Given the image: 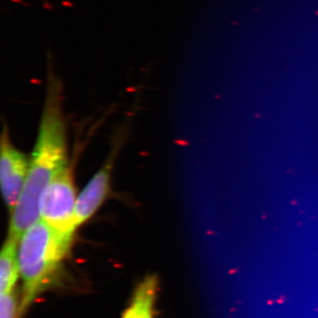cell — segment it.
<instances>
[{
	"instance_id": "6da1fadb",
	"label": "cell",
	"mask_w": 318,
	"mask_h": 318,
	"mask_svg": "<svg viewBox=\"0 0 318 318\" xmlns=\"http://www.w3.org/2000/svg\"><path fill=\"white\" fill-rule=\"evenodd\" d=\"M48 81L47 96L27 180L9 225L7 238L17 242L24 231L40 219L42 194L53 178L67 165L66 128L60 101V83L51 74Z\"/></svg>"
},
{
	"instance_id": "277c9868",
	"label": "cell",
	"mask_w": 318,
	"mask_h": 318,
	"mask_svg": "<svg viewBox=\"0 0 318 318\" xmlns=\"http://www.w3.org/2000/svg\"><path fill=\"white\" fill-rule=\"evenodd\" d=\"M30 158L13 146L5 129L1 137L0 182L5 202L12 213L25 187Z\"/></svg>"
},
{
	"instance_id": "ba28073f",
	"label": "cell",
	"mask_w": 318,
	"mask_h": 318,
	"mask_svg": "<svg viewBox=\"0 0 318 318\" xmlns=\"http://www.w3.org/2000/svg\"><path fill=\"white\" fill-rule=\"evenodd\" d=\"M19 317V305L17 304L15 294H2L0 299V318Z\"/></svg>"
},
{
	"instance_id": "3957f363",
	"label": "cell",
	"mask_w": 318,
	"mask_h": 318,
	"mask_svg": "<svg viewBox=\"0 0 318 318\" xmlns=\"http://www.w3.org/2000/svg\"><path fill=\"white\" fill-rule=\"evenodd\" d=\"M76 200L72 170L66 165L45 188L39 204L41 220L71 244L77 230L75 225Z\"/></svg>"
},
{
	"instance_id": "52a82bcc",
	"label": "cell",
	"mask_w": 318,
	"mask_h": 318,
	"mask_svg": "<svg viewBox=\"0 0 318 318\" xmlns=\"http://www.w3.org/2000/svg\"><path fill=\"white\" fill-rule=\"evenodd\" d=\"M19 275L18 242L7 238L0 256V290L2 294L13 293Z\"/></svg>"
},
{
	"instance_id": "5b68a950",
	"label": "cell",
	"mask_w": 318,
	"mask_h": 318,
	"mask_svg": "<svg viewBox=\"0 0 318 318\" xmlns=\"http://www.w3.org/2000/svg\"><path fill=\"white\" fill-rule=\"evenodd\" d=\"M112 164V160L109 159L77 196L75 206V225L77 229L96 213L108 196L111 188Z\"/></svg>"
},
{
	"instance_id": "8992f818",
	"label": "cell",
	"mask_w": 318,
	"mask_h": 318,
	"mask_svg": "<svg viewBox=\"0 0 318 318\" xmlns=\"http://www.w3.org/2000/svg\"><path fill=\"white\" fill-rule=\"evenodd\" d=\"M158 282L148 276L135 288L134 295L121 318H154Z\"/></svg>"
},
{
	"instance_id": "7a4b0ae2",
	"label": "cell",
	"mask_w": 318,
	"mask_h": 318,
	"mask_svg": "<svg viewBox=\"0 0 318 318\" xmlns=\"http://www.w3.org/2000/svg\"><path fill=\"white\" fill-rule=\"evenodd\" d=\"M71 246L41 219L21 235L18 242V262L22 280L19 317L50 284Z\"/></svg>"
}]
</instances>
